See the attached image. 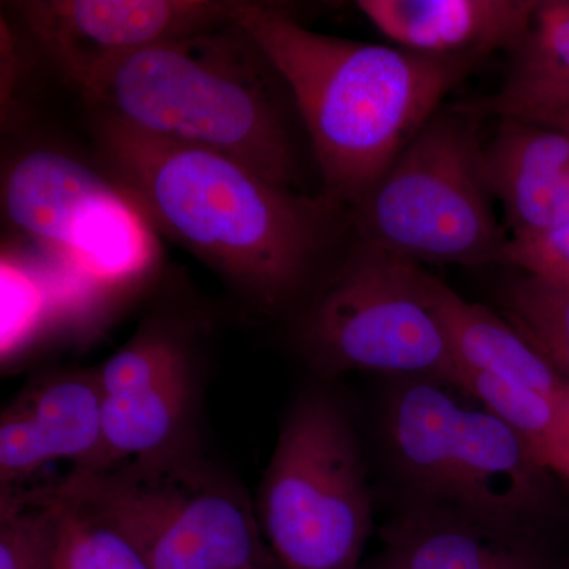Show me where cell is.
Listing matches in <instances>:
<instances>
[{
    "instance_id": "obj_3",
    "label": "cell",
    "mask_w": 569,
    "mask_h": 569,
    "mask_svg": "<svg viewBox=\"0 0 569 569\" xmlns=\"http://www.w3.org/2000/svg\"><path fill=\"white\" fill-rule=\"evenodd\" d=\"M236 18L293 93L320 192L347 211L365 200L447 93L485 61L326 36L272 3L241 2Z\"/></svg>"
},
{
    "instance_id": "obj_6",
    "label": "cell",
    "mask_w": 569,
    "mask_h": 569,
    "mask_svg": "<svg viewBox=\"0 0 569 569\" xmlns=\"http://www.w3.org/2000/svg\"><path fill=\"white\" fill-rule=\"evenodd\" d=\"M254 515L284 569H358L372 497L358 437L328 397H306L284 418Z\"/></svg>"
},
{
    "instance_id": "obj_22",
    "label": "cell",
    "mask_w": 569,
    "mask_h": 569,
    "mask_svg": "<svg viewBox=\"0 0 569 569\" xmlns=\"http://www.w3.org/2000/svg\"><path fill=\"white\" fill-rule=\"evenodd\" d=\"M58 508L56 569H152L110 523L43 490Z\"/></svg>"
},
{
    "instance_id": "obj_1",
    "label": "cell",
    "mask_w": 569,
    "mask_h": 569,
    "mask_svg": "<svg viewBox=\"0 0 569 569\" xmlns=\"http://www.w3.org/2000/svg\"><path fill=\"white\" fill-rule=\"evenodd\" d=\"M93 159L153 234L174 242L263 312L316 293L348 250L350 213L276 186L222 153L91 110ZM310 295V296H312Z\"/></svg>"
},
{
    "instance_id": "obj_15",
    "label": "cell",
    "mask_w": 569,
    "mask_h": 569,
    "mask_svg": "<svg viewBox=\"0 0 569 569\" xmlns=\"http://www.w3.org/2000/svg\"><path fill=\"white\" fill-rule=\"evenodd\" d=\"M479 110L498 119L541 122L569 108V0L539 2L507 80Z\"/></svg>"
},
{
    "instance_id": "obj_17",
    "label": "cell",
    "mask_w": 569,
    "mask_h": 569,
    "mask_svg": "<svg viewBox=\"0 0 569 569\" xmlns=\"http://www.w3.org/2000/svg\"><path fill=\"white\" fill-rule=\"evenodd\" d=\"M516 539L458 509L425 503L389 529L377 569H489Z\"/></svg>"
},
{
    "instance_id": "obj_12",
    "label": "cell",
    "mask_w": 569,
    "mask_h": 569,
    "mask_svg": "<svg viewBox=\"0 0 569 569\" xmlns=\"http://www.w3.org/2000/svg\"><path fill=\"white\" fill-rule=\"evenodd\" d=\"M490 190L503 206L509 233L569 222V132L500 119L485 141Z\"/></svg>"
},
{
    "instance_id": "obj_30",
    "label": "cell",
    "mask_w": 569,
    "mask_h": 569,
    "mask_svg": "<svg viewBox=\"0 0 569 569\" xmlns=\"http://www.w3.org/2000/svg\"><path fill=\"white\" fill-rule=\"evenodd\" d=\"M559 402L561 417H563V421L569 425V381H565L563 388H561Z\"/></svg>"
},
{
    "instance_id": "obj_27",
    "label": "cell",
    "mask_w": 569,
    "mask_h": 569,
    "mask_svg": "<svg viewBox=\"0 0 569 569\" xmlns=\"http://www.w3.org/2000/svg\"><path fill=\"white\" fill-rule=\"evenodd\" d=\"M489 569H556L530 537L509 542Z\"/></svg>"
},
{
    "instance_id": "obj_19",
    "label": "cell",
    "mask_w": 569,
    "mask_h": 569,
    "mask_svg": "<svg viewBox=\"0 0 569 569\" xmlns=\"http://www.w3.org/2000/svg\"><path fill=\"white\" fill-rule=\"evenodd\" d=\"M501 312L565 381H569V287L523 274L501 293Z\"/></svg>"
},
{
    "instance_id": "obj_14",
    "label": "cell",
    "mask_w": 569,
    "mask_h": 569,
    "mask_svg": "<svg viewBox=\"0 0 569 569\" xmlns=\"http://www.w3.org/2000/svg\"><path fill=\"white\" fill-rule=\"evenodd\" d=\"M421 284L427 301L447 332L458 366L519 381L548 395H560L563 378L503 317H498L488 307L467 301L425 268L421 269Z\"/></svg>"
},
{
    "instance_id": "obj_5",
    "label": "cell",
    "mask_w": 569,
    "mask_h": 569,
    "mask_svg": "<svg viewBox=\"0 0 569 569\" xmlns=\"http://www.w3.org/2000/svg\"><path fill=\"white\" fill-rule=\"evenodd\" d=\"M48 490L110 523L152 569H263L254 507L179 449Z\"/></svg>"
},
{
    "instance_id": "obj_2",
    "label": "cell",
    "mask_w": 569,
    "mask_h": 569,
    "mask_svg": "<svg viewBox=\"0 0 569 569\" xmlns=\"http://www.w3.org/2000/svg\"><path fill=\"white\" fill-rule=\"evenodd\" d=\"M78 93L89 110L317 194L307 187V163L316 162L293 93L236 17L119 59Z\"/></svg>"
},
{
    "instance_id": "obj_9",
    "label": "cell",
    "mask_w": 569,
    "mask_h": 569,
    "mask_svg": "<svg viewBox=\"0 0 569 569\" xmlns=\"http://www.w3.org/2000/svg\"><path fill=\"white\" fill-rule=\"evenodd\" d=\"M213 0H29L17 3L32 44L78 92L104 67L236 17Z\"/></svg>"
},
{
    "instance_id": "obj_26",
    "label": "cell",
    "mask_w": 569,
    "mask_h": 569,
    "mask_svg": "<svg viewBox=\"0 0 569 569\" xmlns=\"http://www.w3.org/2000/svg\"><path fill=\"white\" fill-rule=\"evenodd\" d=\"M32 418L18 402L11 403L0 418V482L9 490L22 479L32 477L40 468L52 462Z\"/></svg>"
},
{
    "instance_id": "obj_25",
    "label": "cell",
    "mask_w": 569,
    "mask_h": 569,
    "mask_svg": "<svg viewBox=\"0 0 569 569\" xmlns=\"http://www.w3.org/2000/svg\"><path fill=\"white\" fill-rule=\"evenodd\" d=\"M500 263L545 282L569 287V222L509 234Z\"/></svg>"
},
{
    "instance_id": "obj_10",
    "label": "cell",
    "mask_w": 569,
    "mask_h": 569,
    "mask_svg": "<svg viewBox=\"0 0 569 569\" xmlns=\"http://www.w3.org/2000/svg\"><path fill=\"white\" fill-rule=\"evenodd\" d=\"M546 473L511 427L463 408L448 508L501 537L527 538L546 503Z\"/></svg>"
},
{
    "instance_id": "obj_18",
    "label": "cell",
    "mask_w": 569,
    "mask_h": 569,
    "mask_svg": "<svg viewBox=\"0 0 569 569\" xmlns=\"http://www.w3.org/2000/svg\"><path fill=\"white\" fill-rule=\"evenodd\" d=\"M104 396L97 372H66L41 380L18 403L32 418L52 459L89 467L102 443Z\"/></svg>"
},
{
    "instance_id": "obj_7",
    "label": "cell",
    "mask_w": 569,
    "mask_h": 569,
    "mask_svg": "<svg viewBox=\"0 0 569 569\" xmlns=\"http://www.w3.org/2000/svg\"><path fill=\"white\" fill-rule=\"evenodd\" d=\"M421 269L355 236L302 312L310 361L331 372L370 370L451 387L458 362Z\"/></svg>"
},
{
    "instance_id": "obj_16",
    "label": "cell",
    "mask_w": 569,
    "mask_h": 569,
    "mask_svg": "<svg viewBox=\"0 0 569 569\" xmlns=\"http://www.w3.org/2000/svg\"><path fill=\"white\" fill-rule=\"evenodd\" d=\"M192 406L190 369L141 391L104 396L102 443L91 466L100 471L178 451Z\"/></svg>"
},
{
    "instance_id": "obj_20",
    "label": "cell",
    "mask_w": 569,
    "mask_h": 569,
    "mask_svg": "<svg viewBox=\"0 0 569 569\" xmlns=\"http://www.w3.org/2000/svg\"><path fill=\"white\" fill-rule=\"evenodd\" d=\"M452 387L473 396L488 413L518 432L529 443L533 455L563 425L559 396L548 395L519 381L458 366Z\"/></svg>"
},
{
    "instance_id": "obj_11",
    "label": "cell",
    "mask_w": 569,
    "mask_h": 569,
    "mask_svg": "<svg viewBox=\"0 0 569 569\" xmlns=\"http://www.w3.org/2000/svg\"><path fill=\"white\" fill-rule=\"evenodd\" d=\"M358 9L396 47L433 58L516 51L538 0H359Z\"/></svg>"
},
{
    "instance_id": "obj_13",
    "label": "cell",
    "mask_w": 569,
    "mask_h": 569,
    "mask_svg": "<svg viewBox=\"0 0 569 569\" xmlns=\"http://www.w3.org/2000/svg\"><path fill=\"white\" fill-rule=\"evenodd\" d=\"M441 381L403 378L389 397L385 432L399 477L427 505L448 507L463 408Z\"/></svg>"
},
{
    "instance_id": "obj_29",
    "label": "cell",
    "mask_w": 569,
    "mask_h": 569,
    "mask_svg": "<svg viewBox=\"0 0 569 569\" xmlns=\"http://www.w3.org/2000/svg\"><path fill=\"white\" fill-rule=\"evenodd\" d=\"M537 123L538 126L553 127V129L567 130L569 132V108L556 112V114L549 116V118L542 119L541 122Z\"/></svg>"
},
{
    "instance_id": "obj_28",
    "label": "cell",
    "mask_w": 569,
    "mask_h": 569,
    "mask_svg": "<svg viewBox=\"0 0 569 569\" xmlns=\"http://www.w3.org/2000/svg\"><path fill=\"white\" fill-rule=\"evenodd\" d=\"M535 458L548 471L569 479V425L560 429L535 451Z\"/></svg>"
},
{
    "instance_id": "obj_21",
    "label": "cell",
    "mask_w": 569,
    "mask_h": 569,
    "mask_svg": "<svg viewBox=\"0 0 569 569\" xmlns=\"http://www.w3.org/2000/svg\"><path fill=\"white\" fill-rule=\"evenodd\" d=\"M190 369L181 337L170 326L149 321L96 370L103 396L141 391Z\"/></svg>"
},
{
    "instance_id": "obj_8",
    "label": "cell",
    "mask_w": 569,
    "mask_h": 569,
    "mask_svg": "<svg viewBox=\"0 0 569 569\" xmlns=\"http://www.w3.org/2000/svg\"><path fill=\"white\" fill-rule=\"evenodd\" d=\"M9 227L61 260L89 290L133 283L151 268L153 231L93 159L29 144L3 167Z\"/></svg>"
},
{
    "instance_id": "obj_23",
    "label": "cell",
    "mask_w": 569,
    "mask_h": 569,
    "mask_svg": "<svg viewBox=\"0 0 569 569\" xmlns=\"http://www.w3.org/2000/svg\"><path fill=\"white\" fill-rule=\"evenodd\" d=\"M58 508L39 490L26 497L2 492L0 569H56Z\"/></svg>"
},
{
    "instance_id": "obj_4",
    "label": "cell",
    "mask_w": 569,
    "mask_h": 569,
    "mask_svg": "<svg viewBox=\"0 0 569 569\" xmlns=\"http://www.w3.org/2000/svg\"><path fill=\"white\" fill-rule=\"evenodd\" d=\"M478 107H440L350 209L356 238L415 264L500 263L509 236L486 179Z\"/></svg>"
},
{
    "instance_id": "obj_24",
    "label": "cell",
    "mask_w": 569,
    "mask_h": 569,
    "mask_svg": "<svg viewBox=\"0 0 569 569\" xmlns=\"http://www.w3.org/2000/svg\"><path fill=\"white\" fill-rule=\"evenodd\" d=\"M18 257L3 254L2 260V358L6 361L47 316L48 296L44 277Z\"/></svg>"
},
{
    "instance_id": "obj_31",
    "label": "cell",
    "mask_w": 569,
    "mask_h": 569,
    "mask_svg": "<svg viewBox=\"0 0 569 569\" xmlns=\"http://www.w3.org/2000/svg\"><path fill=\"white\" fill-rule=\"evenodd\" d=\"M563 569H569V563H568V567H567V568H563Z\"/></svg>"
}]
</instances>
